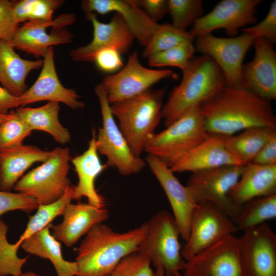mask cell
<instances>
[{
    "label": "cell",
    "instance_id": "37",
    "mask_svg": "<svg viewBox=\"0 0 276 276\" xmlns=\"http://www.w3.org/2000/svg\"><path fill=\"white\" fill-rule=\"evenodd\" d=\"M151 264L147 257L136 251L123 259L107 276H154Z\"/></svg>",
    "mask_w": 276,
    "mask_h": 276
},
{
    "label": "cell",
    "instance_id": "42",
    "mask_svg": "<svg viewBox=\"0 0 276 276\" xmlns=\"http://www.w3.org/2000/svg\"><path fill=\"white\" fill-rule=\"evenodd\" d=\"M62 0H35L30 20L50 21L55 10L63 4Z\"/></svg>",
    "mask_w": 276,
    "mask_h": 276
},
{
    "label": "cell",
    "instance_id": "9",
    "mask_svg": "<svg viewBox=\"0 0 276 276\" xmlns=\"http://www.w3.org/2000/svg\"><path fill=\"white\" fill-rule=\"evenodd\" d=\"M246 165L224 166L192 172L186 186L197 204L216 205L236 224L239 210L231 203L228 194Z\"/></svg>",
    "mask_w": 276,
    "mask_h": 276
},
{
    "label": "cell",
    "instance_id": "38",
    "mask_svg": "<svg viewBox=\"0 0 276 276\" xmlns=\"http://www.w3.org/2000/svg\"><path fill=\"white\" fill-rule=\"evenodd\" d=\"M39 205L36 200L23 194L0 190V216L14 210L30 213Z\"/></svg>",
    "mask_w": 276,
    "mask_h": 276
},
{
    "label": "cell",
    "instance_id": "49",
    "mask_svg": "<svg viewBox=\"0 0 276 276\" xmlns=\"http://www.w3.org/2000/svg\"><path fill=\"white\" fill-rule=\"evenodd\" d=\"M19 276H43V275H39L33 271H30L26 272L25 273H22Z\"/></svg>",
    "mask_w": 276,
    "mask_h": 276
},
{
    "label": "cell",
    "instance_id": "48",
    "mask_svg": "<svg viewBox=\"0 0 276 276\" xmlns=\"http://www.w3.org/2000/svg\"><path fill=\"white\" fill-rule=\"evenodd\" d=\"M11 117V114L9 112L7 114H4L0 113V124L9 119H10Z\"/></svg>",
    "mask_w": 276,
    "mask_h": 276
},
{
    "label": "cell",
    "instance_id": "29",
    "mask_svg": "<svg viewBox=\"0 0 276 276\" xmlns=\"http://www.w3.org/2000/svg\"><path fill=\"white\" fill-rule=\"evenodd\" d=\"M59 103L48 102L38 107H19L14 109L15 113L33 130L44 131L50 134L55 141L60 144L71 141L68 129L59 119Z\"/></svg>",
    "mask_w": 276,
    "mask_h": 276
},
{
    "label": "cell",
    "instance_id": "19",
    "mask_svg": "<svg viewBox=\"0 0 276 276\" xmlns=\"http://www.w3.org/2000/svg\"><path fill=\"white\" fill-rule=\"evenodd\" d=\"M146 162L164 190L171 205L173 216L178 226L180 237L188 239L193 212L198 204L190 190L182 185L174 172L157 157L148 154Z\"/></svg>",
    "mask_w": 276,
    "mask_h": 276
},
{
    "label": "cell",
    "instance_id": "13",
    "mask_svg": "<svg viewBox=\"0 0 276 276\" xmlns=\"http://www.w3.org/2000/svg\"><path fill=\"white\" fill-rule=\"evenodd\" d=\"M196 39L195 50L214 60L222 71L227 85L240 86L243 60L255 39L244 33L229 38L209 34Z\"/></svg>",
    "mask_w": 276,
    "mask_h": 276
},
{
    "label": "cell",
    "instance_id": "16",
    "mask_svg": "<svg viewBox=\"0 0 276 276\" xmlns=\"http://www.w3.org/2000/svg\"><path fill=\"white\" fill-rule=\"evenodd\" d=\"M183 276H242L239 237H225L186 262Z\"/></svg>",
    "mask_w": 276,
    "mask_h": 276
},
{
    "label": "cell",
    "instance_id": "27",
    "mask_svg": "<svg viewBox=\"0 0 276 276\" xmlns=\"http://www.w3.org/2000/svg\"><path fill=\"white\" fill-rule=\"evenodd\" d=\"M43 62L21 58L9 42L0 40V84L12 95L19 97L27 90L28 74L42 67Z\"/></svg>",
    "mask_w": 276,
    "mask_h": 276
},
{
    "label": "cell",
    "instance_id": "2",
    "mask_svg": "<svg viewBox=\"0 0 276 276\" xmlns=\"http://www.w3.org/2000/svg\"><path fill=\"white\" fill-rule=\"evenodd\" d=\"M146 233L145 223L123 233L103 223L96 225L77 248L76 276H107L123 259L136 251Z\"/></svg>",
    "mask_w": 276,
    "mask_h": 276
},
{
    "label": "cell",
    "instance_id": "30",
    "mask_svg": "<svg viewBox=\"0 0 276 276\" xmlns=\"http://www.w3.org/2000/svg\"><path fill=\"white\" fill-rule=\"evenodd\" d=\"M276 133V128L255 127L247 128L237 135L225 136L226 149L244 165L251 163L259 152Z\"/></svg>",
    "mask_w": 276,
    "mask_h": 276
},
{
    "label": "cell",
    "instance_id": "46",
    "mask_svg": "<svg viewBox=\"0 0 276 276\" xmlns=\"http://www.w3.org/2000/svg\"><path fill=\"white\" fill-rule=\"evenodd\" d=\"M35 0H21L14 2L13 12L18 22H25L30 20V14Z\"/></svg>",
    "mask_w": 276,
    "mask_h": 276
},
{
    "label": "cell",
    "instance_id": "35",
    "mask_svg": "<svg viewBox=\"0 0 276 276\" xmlns=\"http://www.w3.org/2000/svg\"><path fill=\"white\" fill-rule=\"evenodd\" d=\"M168 13L175 28L186 30L196 20L203 16L201 0H168Z\"/></svg>",
    "mask_w": 276,
    "mask_h": 276
},
{
    "label": "cell",
    "instance_id": "6",
    "mask_svg": "<svg viewBox=\"0 0 276 276\" xmlns=\"http://www.w3.org/2000/svg\"><path fill=\"white\" fill-rule=\"evenodd\" d=\"M210 136L199 106L174 122L166 129L154 133L144 150L171 168L179 159Z\"/></svg>",
    "mask_w": 276,
    "mask_h": 276
},
{
    "label": "cell",
    "instance_id": "3",
    "mask_svg": "<svg viewBox=\"0 0 276 276\" xmlns=\"http://www.w3.org/2000/svg\"><path fill=\"white\" fill-rule=\"evenodd\" d=\"M182 73L180 83L171 91L162 109V119L166 127L227 85L220 68L207 55L193 57Z\"/></svg>",
    "mask_w": 276,
    "mask_h": 276
},
{
    "label": "cell",
    "instance_id": "10",
    "mask_svg": "<svg viewBox=\"0 0 276 276\" xmlns=\"http://www.w3.org/2000/svg\"><path fill=\"white\" fill-rule=\"evenodd\" d=\"M238 231L236 224L217 206L210 202L199 203L192 215L189 235L181 249L182 257L187 262Z\"/></svg>",
    "mask_w": 276,
    "mask_h": 276
},
{
    "label": "cell",
    "instance_id": "44",
    "mask_svg": "<svg viewBox=\"0 0 276 276\" xmlns=\"http://www.w3.org/2000/svg\"><path fill=\"white\" fill-rule=\"evenodd\" d=\"M251 163L266 166L276 165V133L263 146Z\"/></svg>",
    "mask_w": 276,
    "mask_h": 276
},
{
    "label": "cell",
    "instance_id": "7",
    "mask_svg": "<svg viewBox=\"0 0 276 276\" xmlns=\"http://www.w3.org/2000/svg\"><path fill=\"white\" fill-rule=\"evenodd\" d=\"M71 156L67 147H56L49 158L23 175L13 190L37 201L40 204L60 198L71 185L68 177Z\"/></svg>",
    "mask_w": 276,
    "mask_h": 276
},
{
    "label": "cell",
    "instance_id": "25",
    "mask_svg": "<svg viewBox=\"0 0 276 276\" xmlns=\"http://www.w3.org/2000/svg\"><path fill=\"white\" fill-rule=\"evenodd\" d=\"M276 194V165H260L250 163L228 194L232 205L241 206L255 198Z\"/></svg>",
    "mask_w": 276,
    "mask_h": 276
},
{
    "label": "cell",
    "instance_id": "34",
    "mask_svg": "<svg viewBox=\"0 0 276 276\" xmlns=\"http://www.w3.org/2000/svg\"><path fill=\"white\" fill-rule=\"evenodd\" d=\"M195 51L193 41H187L148 57L152 67L173 66L183 71L193 57Z\"/></svg>",
    "mask_w": 276,
    "mask_h": 276
},
{
    "label": "cell",
    "instance_id": "47",
    "mask_svg": "<svg viewBox=\"0 0 276 276\" xmlns=\"http://www.w3.org/2000/svg\"><path fill=\"white\" fill-rule=\"evenodd\" d=\"M154 276H166L163 268L159 266L156 267Z\"/></svg>",
    "mask_w": 276,
    "mask_h": 276
},
{
    "label": "cell",
    "instance_id": "32",
    "mask_svg": "<svg viewBox=\"0 0 276 276\" xmlns=\"http://www.w3.org/2000/svg\"><path fill=\"white\" fill-rule=\"evenodd\" d=\"M195 38L190 31L178 29L170 24H160L145 47L142 56L148 58L183 42L193 41Z\"/></svg>",
    "mask_w": 276,
    "mask_h": 276
},
{
    "label": "cell",
    "instance_id": "50",
    "mask_svg": "<svg viewBox=\"0 0 276 276\" xmlns=\"http://www.w3.org/2000/svg\"><path fill=\"white\" fill-rule=\"evenodd\" d=\"M174 276H183V275H182L180 273H178L176 274L175 275H174Z\"/></svg>",
    "mask_w": 276,
    "mask_h": 276
},
{
    "label": "cell",
    "instance_id": "12",
    "mask_svg": "<svg viewBox=\"0 0 276 276\" xmlns=\"http://www.w3.org/2000/svg\"><path fill=\"white\" fill-rule=\"evenodd\" d=\"M176 77L170 69L156 70L144 66L137 52L134 51L129 56L125 66L117 73L105 76L101 83L111 104L139 95L164 79Z\"/></svg>",
    "mask_w": 276,
    "mask_h": 276
},
{
    "label": "cell",
    "instance_id": "36",
    "mask_svg": "<svg viewBox=\"0 0 276 276\" xmlns=\"http://www.w3.org/2000/svg\"><path fill=\"white\" fill-rule=\"evenodd\" d=\"M11 117L0 124V150L22 144L32 130L12 109Z\"/></svg>",
    "mask_w": 276,
    "mask_h": 276
},
{
    "label": "cell",
    "instance_id": "43",
    "mask_svg": "<svg viewBox=\"0 0 276 276\" xmlns=\"http://www.w3.org/2000/svg\"><path fill=\"white\" fill-rule=\"evenodd\" d=\"M137 3L149 17L155 22L168 13V0H139Z\"/></svg>",
    "mask_w": 276,
    "mask_h": 276
},
{
    "label": "cell",
    "instance_id": "41",
    "mask_svg": "<svg viewBox=\"0 0 276 276\" xmlns=\"http://www.w3.org/2000/svg\"><path fill=\"white\" fill-rule=\"evenodd\" d=\"M121 53L114 49H105L98 52L95 56L94 62L102 71L113 73L123 67V62Z\"/></svg>",
    "mask_w": 276,
    "mask_h": 276
},
{
    "label": "cell",
    "instance_id": "21",
    "mask_svg": "<svg viewBox=\"0 0 276 276\" xmlns=\"http://www.w3.org/2000/svg\"><path fill=\"white\" fill-rule=\"evenodd\" d=\"M81 7L85 16L91 13L115 12L121 15L140 44L145 47L160 24L150 19L137 0H84Z\"/></svg>",
    "mask_w": 276,
    "mask_h": 276
},
{
    "label": "cell",
    "instance_id": "8",
    "mask_svg": "<svg viewBox=\"0 0 276 276\" xmlns=\"http://www.w3.org/2000/svg\"><path fill=\"white\" fill-rule=\"evenodd\" d=\"M101 108L102 126L96 135L98 153L106 156L107 167L116 168L122 175L136 174L146 166L141 157L135 156L117 124L107 94L101 83L94 88Z\"/></svg>",
    "mask_w": 276,
    "mask_h": 276
},
{
    "label": "cell",
    "instance_id": "28",
    "mask_svg": "<svg viewBox=\"0 0 276 276\" xmlns=\"http://www.w3.org/2000/svg\"><path fill=\"white\" fill-rule=\"evenodd\" d=\"M50 225L24 241L20 247L29 254L49 260L57 276H76V262L64 259L61 243L52 235Z\"/></svg>",
    "mask_w": 276,
    "mask_h": 276
},
{
    "label": "cell",
    "instance_id": "31",
    "mask_svg": "<svg viewBox=\"0 0 276 276\" xmlns=\"http://www.w3.org/2000/svg\"><path fill=\"white\" fill-rule=\"evenodd\" d=\"M276 217V194L254 198L242 204L236 225L243 232Z\"/></svg>",
    "mask_w": 276,
    "mask_h": 276
},
{
    "label": "cell",
    "instance_id": "5",
    "mask_svg": "<svg viewBox=\"0 0 276 276\" xmlns=\"http://www.w3.org/2000/svg\"><path fill=\"white\" fill-rule=\"evenodd\" d=\"M145 223L146 233L136 252L147 257L155 268L162 267L166 276L183 270L186 261L181 255L180 232L173 215L162 210Z\"/></svg>",
    "mask_w": 276,
    "mask_h": 276
},
{
    "label": "cell",
    "instance_id": "23",
    "mask_svg": "<svg viewBox=\"0 0 276 276\" xmlns=\"http://www.w3.org/2000/svg\"><path fill=\"white\" fill-rule=\"evenodd\" d=\"M225 136L210 134L204 141L183 156L171 168L174 172H192L224 166L245 165L226 149Z\"/></svg>",
    "mask_w": 276,
    "mask_h": 276
},
{
    "label": "cell",
    "instance_id": "45",
    "mask_svg": "<svg viewBox=\"0 0 276 276\" xmlns=\"http://www.w3.org/2000/svg\"><path fill=\"white\" fill-rule=\"evenodd\" d=\"M19 107V97L12 95L0 85V113L7 114L10 110Z\"/></svg>",
    "mask_w": 276,
    "mask_h": 276
},
{
    "label": "cell",
    "instance_id": "33",
    "mask_svg": "<svg viewBox=\"0 0 276 276\" xmlns=\"http://www.w3.org/2000/svg\"><path fill=\"white\" fill-rule=\"evenodd\" d=\"M8 225L0 219V276H19L27 262L28 256L23 258L17 255V247L10 243L7 238Z\"/></svg>",
    "mask_w": 276,
    "mask_h": 276
},
{
    "label": "cell",
    "instance_id": "24",
    "mask_svg": "<svg viewBox=\"0 0 276 276\" xmlns=\"http://www.w3.org/2000/svg\"><path fill=\"white\" fill-rule=\"evenodd\" d=\"M71 161L78 178L77 185L73 186V199L79 200L85 197L89 204L99 208L105 207L104 200L97 191L95 182L107 166L102 164L99 158L95 129L93 130L87 149L82 154L71 159Z\"/></svg>",
    "mask_w": 276,
    "mask_h": 276
},
{
    "label": "cell",
    "instance_id": "22",
    "mask_svg": "<svg viewBox=\"0 0 276 276\" xmlns=\"http://www.w3.org/2000/svg\"><path fill=\"white\" fill-rule=\"evenodd\" d=\"M62 216L61 223L50 224L51 233L66 247H71L94 226L106 221L109 213L105 207L99 208L88 203L71 202L66 205Z\"/></svg>",
    "mask_w": 276,
    "mask_h": 276
},
{
    "label": "cell",
    "instance_id": "4",
    "mask_svg": "<svg viewBox=\"0 0 276 276\" xmlns=\"http://www.w3.org/2000/svg\"><path fill=\"white\" fill-rule=\"evenodd\" d=\"M166 88L149 89L132 98L110 104L111 112L134 154L144 150L162 119Z\"/></svg>",
    "mask_w": 276,
    "mask_h": 276
},
{
    "label": "cell",
    "instance_id": "18",
    "mask_svg": "<svg viewBox=\"0 0 276 276\" xmlns=\"http://www.w3.org/2000/svg\"><path fill=\"white\" fill-rule=\"evenodd\" d=\"M265 38L255 39L253 59L243 64L240 86L270 101L276 98V53Z\"/></svg>",
    "mask_w": 276,
    "mask_h": 276
},
{
    "label": "cell",
    "instance_id": "15",
    "mask_svg": "<svg viewBox=\"0 0 276 276\" xmlns=\"http://www.w3.org/2000/svg\"><path fill=\"white\" fill-rule=\"evenodd\" d=\"M261 0H223L209 13L196 20L190 31L196 37L217 29H223L231 37H235L240 29L254 24L257 7Z\"/></svg>",
    "mask_w": 276,
    "mask_h": 276
},
{
    "label": "cell",
    "instance_id": "39",
    "mask_svg": "<svg viewBox=\"0 0 276 276\" xmlns=\"http://www.w3.org/2000/svg\"><path fill=\"white\" fill-rule=\"evenodd\" d=\"M240 31L255 39L265 38L274 43L276 40V1L271 4L267 14L262 21Z\"/></svg>",
    "mask_w": 276,
    "mask_h": 276
},
{
    "label": "cell",
    "instance_id": "1",
    "mask_svg": "<svg viewBox=\"0 0 276 276\" xmlns=\"http://www.w3.org/2000/svg\"><path fill=\"white\" fill-rule=\"evenodd\" d=\"M210 134L233 135L255 127L276 128L270 101L241 86H224L199 106Z\"/></svg>",
    "mask_w": 276,
    "mask_h": 276
},
{
    "label": "cell",
    "instance_id": "40",
    "mask_svg": "<svg viewBox=\"0 0 276 276\" xmlns=\"http://www.w3.org/2000/svg\"><path fill=\"white\" fill-rule=\"evenodd\" d=\"M14 2L0 0V40L10 42L19 27L14 14Z\"/></svg>",
    "mask_w": 276,
    "mask_h": 276
},
{
    "label": "cell",
    "instance_id": "20",
    "mask_svg": "<svg viewBox=\"0 0 276 276\" xmlns=\"http://www.w3.org/2000/svg\"><path fill=\"white\" fill-rule=\"evenodd\" d=\"M40 73L34 84L20 97V107L48 101L62 103L73 109H82L85 103L75 90L64 87L56 70L54 48L51 47L43 58Z\"/></svg>",
    "mask_w": 276,
    "mask_h": 276
},
{
    "label": "cell",
    "instance_id": "14",
    "mask_svg": "<svg viewBox=\"0 0 276 276\" xmlns=\"http://www.w3.org/2000/svg\"><path fill=\"white\" fill-rule=\"evenodd\" d=\"M242 276H276V234L265 223L239 237Z\"/></svg>",
    "mask_w": 276,
    "mask_h": 276
},
{
    "label": "cell",
    "instance_id": "11",
    "mask_svg": "<svg viewBox=\"0 0 276 276\" xmlns=\"http://www.w3.org/2000/svg\"><path fill=\"white\" fill-rule=\"evenodd\" d=\"M76 19L73 13L62 14L50 21L30 20L19 27L9 43L14 48L38 58L56 45L70 43L73 34L65 27Z\"/></svg>",
    "mask_w": 276,
    "mask_h": 276
},
{
    "label": "cell",
    "instance_id": "17",
    "mask_svg": "<svg viewBox=\"0 0 276 276\" xmlns=\"http://www.w3.org/2000/svg\"><path fill=\"white\" fill-rule=\"evenodd\" d=\"M86 18L93 26V37L86 45L71 51L70 55L73 60L94 62L96 55L105 49H116L121 54L130 50L135 37L120 14L115 12L106 23L99 21L95 13L88 15Z\"/></svg>",
    "mask_w": 276,
    "mask_h": 276
},
{
    "label": "cell",
    "instance_id": "26",
    "mask_svg": "<svg viewBox=\"0 0 276 276\" xmlns=\"http://www.w3.org/2000/svg\"><path fill=\"white\" fill-rule=\"evenodd\" d=\"M51 151L23 144L0 150V190L11 192L25 172L34 163H43Z\"/></svg>",
    "mask_w": 276,
    "mask_h": 276
}]
</instances>
